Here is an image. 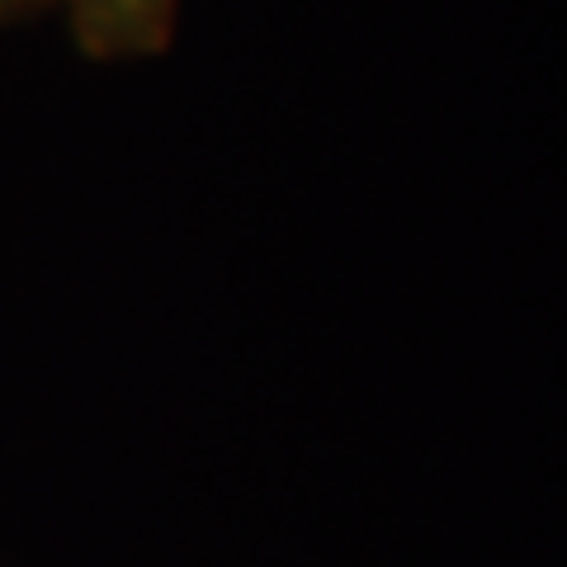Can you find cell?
<instances>
[{
	"instance_id": "6da1fadb",
	"label": "cell",
	"mask_w": 567,
	"mask_h": 567,
	"mask_svg": "<svg viewBox=\"0 0 567 567\" xmlns=\"http://www.w3.org/2000/svg\"><path fill=\"white\" fill-rule=\"evenodd\" d=\"M166 0H85V10L95 14V24H104L110 33H142L156 14H162Z\"/></svg>"
}]
</instances>
